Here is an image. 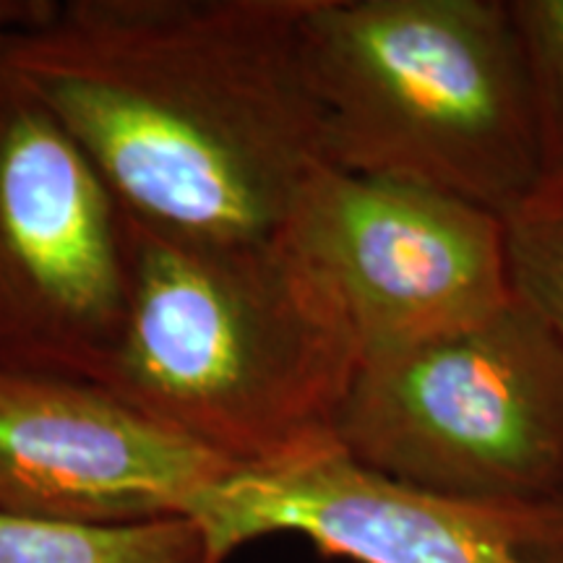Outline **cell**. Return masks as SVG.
<instances>
[{
	"label": "cell",
	"mask_w": 563,
	"mask_h": 563,
	"mask_svg": "<svg viewBox=\"0 0 563 563\" xmlns=\"http://www.w3.org/2000/svg\"><path fill=\"white\" fill-rule=\"evenodd\" d=\"M511 298L563 340V175L501 214Z\"/></svg>",
	"instance_id": "10"
},
{
	"label": "cell",
	"mask_w": 563,
	"mask_h": 563,
	"mask_svg": "<svg viewBox=\"0 0 563 563\" xmlns=\"http://www.w3.org/2000/svg\"><path fill=\"white\" fill-rule=\"evenodd\" d=\"M235 470L108 386L0 363V514L74 525L183 517Z\"/></svg>",
	"instance_id": "8"
},
{
	"label": "cell",
	"mask_w": 563,
	"mask_h": 563,
	"mask_svg": "<svg viewBox=\"0 0 563 563\" xmlns=\"http://www.w3.org/2000/svg\"><path fill=\"white\" fill-rule=\"evenodd\" d=\"M308 0H63L0 34V79L70 133L129 222L277 238L327 157Z\"/></svg>",
	"instance_id": "1"
},
{
	"label": "cell",
	"mask_w": 563,
	"mask_h": 563,
	"mask_svg": "<svg viewBox=\"0 0 563 563\" xmlns=\"http://www.w3.org/2000/svg\"><path fill=\"white\" fill-rule=\"evenodd\" d=\"M282 235L332 279L361 361L462 332L514 300L501 217L431 188L327 165Z\"/></svg>",
	"instance_id": "6"
},
{
	"label": "cell",
	"mask_w": 563,
	"mask_h": 563,
	"mask_svg": "<svg viewBox=\"0 0 563 563\" xmlns=\"http://www.w3.org/2000/svg\"><path fill=\"white\" fill-rule=\"evenodd\" d=\"M0 563H207V543L188 517L74 525L0 514Z\"/></svg>",
	"instance_id": "9"
},
{
	"label": "cell",
	"mask_w": 563,
	"mask_h": 563,
	"mask_svg": "<svg viewBox=\"0 0 563 563\" xmlns=\"http://www.w3.org/2000/svg\"><path fill=\"white\" fill-rule=\"evenodd\" d=\"M336 443L415 488L561 496L563 340L511 300L462 332L363 357Z\"/></svg>",
	"instance_id": "4"
},
{
	"label": "cell",
	"mask_w": 563,
	"mask_h": 563,
	"mask_svg": "<svg viewBox=\"0 0 563 563\" xmlns=\"http://www.w3.org/2000/svg\"><path fill=\"white\" fill-rule=\"evenodd\" d=\"M329 165L501 217L543 180L509 0H308Z\"/></svg>",
	"instance_id": "3"
},
{
	"label": "cell",
	"mask_w": 563,
	"mask_h": 563,
	"mask_svg": "<svg viewBox=\"0 0 563 563\" xmlns=\"http://www.w3.org/2000/svg\"><path fill=\"white\" fill-rule=\"evenodd\" d=\"M129 217L70 133L0 79V363L102 384L129 313Z\"/></svg>",
	"instance_id": "5"
},
{
	"label": "cell",
	"mask_w": 563,
	"mask_h": 563,
	"mask_svg": "<svg viewBox=\"0 0 563 563\" xmlns=\"http://www.w3.org/2000/svg\"><path fill=\"white\" fill-rule=\"evenodd\" d=\"M129 313L102 386L230 464L340 452L361 365L332 279L285 235L196 243L129 222Z\"/></svg>",
	"instance_id": "2"
},
{
	"label": "cell",
	"mask_w": 563,
	"mask_h": 563,
	"mask_svg": "<svg viewBox=\"0 0 563 563\" xmlns=\"http://www.w3.org/2000/svg\"><path fill=\"white\" fill-rule=\"evenodd\" d=\"M207 563L269 534H298L352 563H563V493L481 498L415 488L342 452L230 473L188 504Z\"/></svg>",
	"instance_id": "7"
},
{
	"label": "cell",
	"mask_w": 563,
	"mask_h": 563,
	"mask_svg": "<svg viewBox=\"0 0 563 563\" xmlns=\"http://www.w3.org/2000/svg\"><path fill=\"white\" fill-rule=\"evenodd\" d=\"M55 0H0V34L30 26L53 11Z\"/></svg>",
	"instance_id": "12"
},
{
	"label": "cell",
	"mask_w": 563,
	"mask_h": 563,
	"mask_svg": "<svg viewBox=\"0 0 563 563\" xmlns=\"http://www.w3.org/2000/svg\"><path fill=\"white\" fill-rule=\"evenodd\" d=\"M538 123L543 178L563 175V0H509Z\"/></svg>",
	"instance_id": "11"
}]
</instances>
